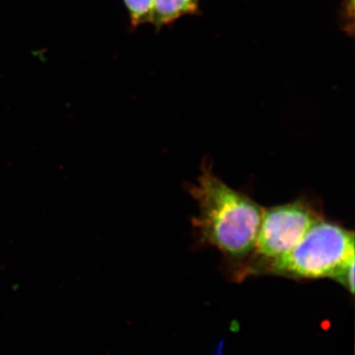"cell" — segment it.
Here are the masks:
<instances>
[{
  "label": "cell",
  "mask_w": 355,
  "mask_h": 355,
  "mask_svg": "<svg viewBox=\"0 0 355 355\" xmlns=\"http://www.w3.org/2000/svg\"><path fill=\"white\" fill-rule=\"evenodd\" d=\"M319 219L321 216L305 200L263 210L251 254L254 263L248 268L258 273L263 266L286 256Z\"/></svg>",
  "instance_id": "3957f363"
},
{
  "label": "cell",
  "mask_w": 355,
  "mask_h": 355,
  "mask_svg": "<svg viewBox=\"0 0 355 355\" xmlns=\"http://www.w3.org/2000/svg\"><path fill=\"white\" fill-rule=\"evenodd\" d=\"M200 0H153L151 22L156 30L184 16L197 15Z\"/></svg>",
  "instance_id": "277c9868"
},
{
  "label": "cell",
  "mask_w": 355,
  "mask_h": 355,
  "mask_svg": "<svg viewBox=\"0 0 355 355\" xmlns=\"http://www.w3.org/2000/svg\"><path fill=\"white\" fill-rule=\"evenodd\" d=\"M343 18L345 20V31L352 34L354 26V0L343 1Z\"/></svg>",
  "instance_id": "8992f818"
},
{
  "label": "cell",
  "mask_w": 355,
  "mask_h": 355,
  "mask_svg": "<svg viewBox=\"0 0 355 355\" xmlns=\"http://www.w3.org/2000/svg\"><path fill=\"white\" fill-rule=\"evenodd\" d=\"M191 193L198 202L196 224L203 239L233 259L252 254L263 209L252 198L233 190L203 166Z\"/></svg>",
  "instance_id": "6da1fadb"
},
{
  "label": "cell",
  "mask_w": 355,
  "mask_h": 355,
  "mask_svg": "<svg viewBox=\"0 0 355 355\" xmlns=\"http://www.w3.org/2000/svg\"><path fill=\"white\" fill-rule=\"evenodd\" d=\"M354 261V232L334 222L319 219L292 251L263 266L258 273L296 279H335Z\"/></svg>",
  "instance_id": "7a4b0ae2"
},
{
  "label": "cell",
  "mask_w": 355,
  "mask_h": 355,
  "mask_svg": "<svg viewBox=\"0 0 355 355\" xmlns=\"http://www.w3.org/2000/svg\"><path fill=\"white\" fill-rule=\"evenodd\" d=\"M132 28L151 22L153 0H123Z\"/></svg>",
  "instance_id": "5b68a950"
}]
</instances>
